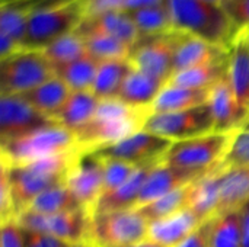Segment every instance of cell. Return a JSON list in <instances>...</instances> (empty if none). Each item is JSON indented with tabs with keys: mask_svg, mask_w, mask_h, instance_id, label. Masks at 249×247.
Here are the masks:
<instances>
[{
	"mask_svg": "<svg viewBox=\"0 0 249 247\" xmlns=\"http://www.w3.org/2000/svg\"><path fill=\"white\" fill-rule=\"evenodd\" d=\"M174 31L226 47L236 36V29L220 4L206 0H166Z\"/></svg>",
	"mask_w": 249,
	"mask_h": 247,
	"instance_id": "obj_3",
	"label": "cell"
},
{
	"mask_svg": "<svg viewBox=\"0 0 249 247\" xmlns=\"http://www.w3.org/2000/svg\"><path fill=\"white\" fill-rule=\"evenodd\" d=\"M0 247H26L25 231L20 227L18 218H7L1 221Z\"/></svg>",
	"mask_w": 249,
	"mask_h": 247,
	"instance_id": "obj_41",
	"label": "cell"
},
{
	"mask_svg": "<svg viewBox=\"0 0 249 247\" xmlns=\"http://www.w3.org/2000/svg\"><path fill=\"white\" fill-rule=\"evenodd\" d=\"M245 35H247V38H248V41H249V29H247V31H242Z\"/></svg>",
	"mask_w": 249,
	"mask_h": 247,
	"instance_id": "obj_49",
	"label": "cell"
},
{
	"mask_svg": "<svg viewBox=\"0 0 249 247\" xmlns=\"http://www.w3.org/2000/svg\"><path fill=\"white\" fill-rule=\"evenodd\" d=\"M57 124L39 114L23 96L1 95L0 98V144L23 137L39 128Z\"/></svg>",
	"mask_w": 249,
	"mask_h": 247,
	"instance_id": "obj_13",
	"label": "cell"
},
{
	"mask_svg": "<svg viewBox=\"0 0 249 247\" xmlns=\"http://www.w3.org/2000/svg\"><path fill=\"white\" fill-rule=\"evenodd\" d=\"M222 166L225 169L249 167V130L241 128L232 134Z\"/></svg>",
	"mask_w": 249,
	"mask_h": 247,
	"instance_id": "obj_38",
	"label": "cell"
},
{
	"mask_svg": "<svg viewBox=\"0 0 249 247\" xmlns=\"http://www.w3.org/2000/svg\"><path fill=\"white\" fill-rule=\"evenodd\" d=\"M98 67L99 61L89 54H85L71 63L54 67V74L61 79L71 92L92 90Z\"/></svg>",
	"mask_w": 249,
	"mask_h": 247,
	"instance_id": "obj_32",
	"label": "cell"
},
{
	"mask_svg": "<svg viewBox=\"0 0 249 247\" xmlns=\"http://www.w3.org/2000/svg\"><path fill=\"white\" fill-rule=\"evenodd\" d=\"M207 103L214 118L216 132L232 134L244 128V125L248 122L249 112L245 111L238 102L228 77L216 83L210 89Z\"/></svg>",
	"mask_w": 249,
	"mask_h": 247,
	"instance_id": "obj_15",
	"label": "cell"
},
{
	"mask_svg": "<svg viewBox=\"0 0 249 247\" xmlns=\"http://www.w3.org/2000/svg\"><path fill=\"white\" fill-rule=\"evenodd\" d=\"M66 185L79 204L93 213L104 194V160L93 151H80L67 175Z\"/></svg>",
	"mask_w": 249,
	"mask_h": 247,
	"instance_id": "obj_14",
	"label": "cell"
},
{
	"mask_svg": "<svg viewBox=\"0 0 249 247\" xmlns=\"http://www.w3.org/2000/svg\"><path fill=\"white\" fill-rule=\"evenodd\" d=\"M201 223L203 220L191 208H185L174 215L149 223L147 239L163 247H177Z\"/></svg>",
	"mask_w": 249,
	"mask_h": 247,
	"instance_id": "obj_17",
	"label": "cell"
},
{
	"mask_svg": "<svg viewBox=\"0 0 249 247\" xmlns=\"http://www.w3.org/2000/svg\"><path fill=\"white\" fill-rule=\"evenodd\" d=\"M128 247H163L160 246V245H158V243H155V242H152V240H143V242H140V243H136V245H133V246H128Z\"/></svg>",
	"mask_w": 249,
	"mask_h": 247,
	"instance_id": "obj_46",
	"label": "cell"
},
{
	"mask_svg": "<svg viewBox=\"0 0 249 247\" xmlns=\"http://www.w3.org/2000/svg\"><path fill=\"white\" fill-rule=\"evenodd\" d=\"M171 146L172 141L150 131L140 130L127 138L93 153L102 159H115L136 167H143L162 163Z\"/></svg>",
	"mask_w": 249,
	"mask_h": 247,
	"instance_id": "obj_12",
	"label": "cell"
},
{
	"mask_svg": "<svg viewBox=\"0 0 249 247\" xmlns=\"http://www.w3.org/2000/svg\"><path fill=\"white\" fill-rule=\"evenodd\" d=\"M102 160H104V194H108L124 185L137 170L136 166L121 160H115V159H102Z\"/></svg>",
	"mask_w": 249,
	"mask_h": 247,
	"instance_id": "obj_39",
	"label": "cell"
},
{
	"mask_svg": "<svg viewBox=\"0 0 249 247\" xmlns=\"http://www.w3.org/2000/svg\"><path fill=\"white\" fill-rule=\"evenodd\" d=\"M206 173H209V172H206ZM206 173L174 167V166L166 165L165 162L156 165L152 169V172L149 173V176L143 185V189L139 197L137 208L142 205H146L172 191H177L178 188H182L188 183L198 181Z\"/></svg>",
	"mask_w": 249,
	"mask_h": 247,
	"instance_id": "obj_16",
	"label": "cell"
},
{
	"mask_svg": "<svg viewBox=\"0 0 249 247\" xmlns=\"http://www.w3.org/2000/svg\"><path fill=\"white\" fill-rule=\"evenodd\" d=\"M25 243L26 247H70L71 245L58 240L55 237L47 236V234H41V233H35V231H29L25 230Z\"/></svg>",
	"mask_w": 249,
	"mask_h": 247,
	"instance_id": "obj_44",
	"label": "cell"
},
{
	"mask_svg": "<svg viewBox=\"0 0 249 247\" xmlns=\"http://www.w3.org/2000/svg\"><path fill=\"white\" fill-rule=\"evenodd\" d=\"M228 61L229 55L222 60L178 71L171 77L168 83L191 89H210L228 77Z\"/></svg>",
	"mask_w": 249,
	"mask_h": 247,
	"instance_id": "obj_30",
	"label": "cell"
},
{
	"mask_svg": "<svg viewBox=\"0 0 249 247\" xmlns=\"http://www.w3.org/2000/svg\"><path fill=\"white\" fill-rule=\"evenodd\" d=\"M79 151L76 135L60 124H53L1 144V160L22 165Z\"/></svg>",
	"mask_w": 249,
	"mask_h": 247,
	"instance_id": "obj_5",
	"label": "cell"
},
{
	"mask_svg": "<svg viewBox=\"0 0 249 247\" xmlns=\"http://www.w3.org/2000/svg\"><path fill=\"white\" fill-rule=\"evenodd\" d=\"M179 38L181 32L177 31L140 38L130 54L133 67L166 84L174 74V55Z\"/></svg>",
	"mask_w": 249,
	"mask_h": 247,
	"instance_id": "obj_11",
	"label": "cell"
},
{
	"mask_svg": "<svg viewBox=\"0 0 249 247\" xmlns=\"http://www.w3.org/2000/svg\"><path fill=\"white\" fill-rule=\"evenodd\" d=\"M242 226V247H249V199L239 208Z\"/></svg>",
	"mask_w": 249,
	"mask_h": 247,
	"instance_id": "obj_45",
	"label": "cell"
},
{
	"mask_svg": "<svg viewBox=\"0 0 249 247\" xmlns=\"http://www.w3.org/2000/svg\"><path fill=\"white\" fill-rule=\"evenodd\" d=\"M76 32L79 35H85L89 32H104L123 41L124 44L131 47V49L140 39V33L131 16L125 10H109L96 16L85 17Z\"/></svg>",
	"mask_w": 249,
	"mask_h": 247,
	"instance_id": "obj_18",
	"label": "cell"
},
{
	"mask_svg": "<svg viewBox=\"0 0 249 247\" xmlns=\"http://www.w3.org/2000/svg\"><path fill=\"white\" fill-rule=\"evenodd\" d=\"M196 182L188 183L182 188H178L177 191H172V192H169L146 205H142L136 210L147 220V223L174 215V214L190 207V199H191V194H193V188H194Z\"/></svg>",
	"mask_w": 249,
	"mask_h": 247,
	"instance_id": "obj_33",
	"label": "cell"
},
{
	"mask_svg": "<svg viewBox=\"0 0 249 247\" xmlns=\"http://www.w3.org/2000/svg\"><path fill=\"white\" fill-rule=\"evenodd\" d=\"M130 0H85L86 17L101 15L109 10H125Z\"/></svg>",
	"mask_w": 249,
	"mask_h": 247,
	"instance_id": "obj_43",
	"label": "cell"
},
{
	"mask_svg": "<svg viewBox=\"0 0 249 247\" xmlns=\"http://www.w3.org/2000/svg\"><path fill=\"white\" fill-rule=\"evenodd\" d=\"M36 0L1 1L0 4V33L12 38L25 48L29 16Z\"/></svg>",
	"mask_w": 249,
	"mask_h": 247,
	"instance_id": "obj_29",
	"label": "cell"
},
{
	"mask_svg": "<svg viewBox=\"0 0 249 247\" xmlns=\"http://www.w3.org/2000/svg\"><path fill=\"white\" fill-rule=\"evenodd\" d=\"M206 1H210V3H214V4H220L222 0H206Z\"/></svg>",
	"mask_w": 249,
	"mask_h": 247,
	"instance_id": "obj_48",
	"label": "cell"
},
{
	"mask_svg": "<svg viewBox=\"0 0 249 247\" xmlns=\"http://www.w3.org/2000/svg\"><path fill=\"white\" fill-rule=\"evenodd\" d=\"M210 89H191L166 83L150 106V114L178 112L204 105L209 100Z\"/></svg>",
	"mask_w": 249,
	"mask_h": 247,
	"instance_id": "obj_23",
	"label": "cell"
},
{
	"mask_svg": "<svg viewBox=\"0 0 249 247\" xmlns=\"http://www.w3.org/2000/svg\"><path fill=\"white\" fill-rule=\"evenodd\" d=\"M85 39L86 51L90 57L101 61L108 60H123L130 58L131 47L124 44L123 41L104 33V32H89L85 35H80Z\"/></svg>",
	"mask_w": 249,
	"mask_h": 247,
	"instance_id": "obj_35",
	"label": "cell"
},
{
	"mask_svg": "<svg viewBox=\"0 0 249 247\" xmlns=\"http://www.w3.org/2000/svg\"><path fill=\"white\" fill-rule=\"evenodd\" d=\"M163 86V82L133 67L128 76L125 77L117 99L133 108L150 111V106L153 105Z\"/></svg>",
	"mask_w": 249,
	"mask_h": 247,
	"instance_id": "obj_22",
	"label": "cell"
},
{
	"mask_svg": "<svg viewBox=\"0 0 249 247\" xmlns=\"http://www.w3.org/2000/svg\"><path fill=\"white\" fill-rule=\"evenodd\" d=\"M53 76L54 67L41 49L23 48L0 60V93L22 96Z\"/></svg>",
	"mask_w": 249,
	"mask_h": 247,
	"instance_id": "obj_6",
	"label": "cell"
},
{
	"mask_svg": "<svg viewBox=\"0 0 249 247\" xmlns=\"http://www.w3.org/2000/svg\"><path fill=\"white\" fill-rule=\"evenodd\" d=\"M128 15L131 16V19L140 33V38L156 36V35L174 32L172 16H171L166 1L130 10Z\"/></svg>",
	"mask_w": 249,
	"mask_h": 247,
	"instance_id": "obj_31",
	"label": "cell"
},
{
	"mask_svg": "<svg viewBox=\"0 0 249 247\" xmlns=\"http://www.w3.org/2000/svg\"><path fill=\"white\" fill-rule=\"evenodd\" d=\"M149 115V109L133 108L120 99L101 100L90 122L74 134L77 148L86 153L112 146L143 130Z\"/></svg>",
	"mask_w": 249,
	"mask_h": 247,
	"instance_id": "obj_1",
	"label": "cell"
},
{
	"mask_svg": "<svg viewBox=\"0 0 249 247\" xmlns=\"http://www.w3.org/2000/svg\"><path fill=\"white\" fill-rule=\"evenodd\" d=\"M1 1H15V0H1Z\"/></svg>",
	"mask_w": 249,
	"mask_h": 247,
	"instance_id": "obj_51",
	"label": "cell"
},
{
	"mask_svg": "<svg viewBox=\"0 0 249 247\" xmlns=\"http://www.w3.org/2000/svg\"><path fill=\"white\" fill-rule=\"evenodd\" d=\"M41 51L44 52L47 60L53 64V67L71 63L88 54L85 39L76 31L60 36L58 39L53 41Z\"/></svg>",
	"mask_w": 249,
	"mask_h": 247,
	"instance_id": "obj_36",
	"label": "cell"
},
{
	"mask_svg": "<svg viewBox=\"0 0 249 247\" xmlns=\"http://www.w3.org/2000/svg\"><path fill=\"white\" fill-rule=\"evenodd\" d=\"M80 208L83 207L79 204V201L67 188V185L61 183V185L50 188L48 191L36 197L26 211L36 213V214H58V213L76 211Z\"/></svg>",
	"mask_w": 249,
	"mask_h": 247,
	"instance_id": "obj_34",
	"label": "cell"
},
{
	"mask_svg": "<svg viewBox=\"0 0 249 247\" xmlns=\"http://www.w3.org/2000/svg\"><path fill=\"white\" fill-rule=\"evenodd\" d=\"M228 80L238 102L249 112V41L244 32H238L229 45Z\"/></svg>",
	"mask_w": 249,
	"mask_h": 247,
	"instance_id": "obj_20",
	"label": "cell"
},
{
	"mask_svg": "<svg viewBox=\"0 0 249 247\" xmlns=\"http://www.w3.org/2000/svg\"><path fill=\"white\" fill-rule=\"evenodd\" d=\"M156 165L137 167L134 175L120 188L101 195L98 199L92 214L109 213V211H123V210H133L137 208L139 197L143 189V185Z\"/></svg>",
	"mask_w": 249,
	"mask_h": 247,
	"instance_id": "obj_21",
	"label": "cell"
},
{
	"mask_svg": "<svg viewBox=\"0 0 249 247\" xmlns=\"http://www.w3.org/2000/svg\"><path fill=\"white\" fill-rule=\"evenodd\" d=\"M70 247H98L95 246L93 243H90V242H80V243H74V245H71Z\"/></svg>",
	"mask_w": 249,
	"mask_h": 247,
	"instance_id": "obj_47",
	"label": "cell"
},
{
	"mask_svg": "<svg viewBox=\"0 0 249 247\" xmlns=\"http://www.w3.org/2000/svg\"><path fill=\"white\" fill-rule=\"evenodd\" d=\"M85 17V0H36L28 22L25 48L44 49L60 36L74 32Z\"/></svg>",
	"mask_w": 249,
	"mask_h": 247,
	"instance_id": "obj_4",
	"label": "cell"
},
{
	"mask_svg": "<svg viewBox=\"0 0 249 247\" xmlns=\"http://www.w3.org/2000/svg\"><path fill=\"white\" fill-rule=\"evenodd\" d=\"M249 199V167H235L222 170L220 201L217 215L238 211Z\"/></svg>",
	"mask_w": 249,
	"mask_h": 247,
	"instance_id": "obj_26",
	"label": "cell"
},
{
	"mask_svg": "<svg viewBox=\"0 0 249 247\" xmlns=\"http://www.w3.org/2000/svg\"><path fill=\"white\" fill-rule=\"evenodd\" d=\"M223 166L210 170L200 178L193 188L190 207L203 221L216 217L220 201V179Z\"/></svg>",
	"mask_w": 249,
	"mask_h": 247,
	"instance_id": "obj_25",
	"label": "cell"
},
{
	"mask_svg": "<svg viewBox=\"0 0 249 247\" xmlns=\"http://www.w3.org/2000/svg\"><path fill=\"white\" fill-rule=\"evenodd\" d=\"M214 220H216V217H212V218L203 221L181 245H178L177 247H210Z\"/></svg>",
	"mask_w": 249,
	"mask_h": 247,
	"instance_id": "obj_42",
	"label": "cell"
},
{
	"mask_svg": "<svg viewBox=\"0 0 249 247\" xmlns=\"http://www.w3.org/2000/svg\"><path fill=\"white\" fill-rule=\"evenodd\" d=\"M143 130L160 135L172 143L216 132L214 118L209 103L178 112L150 114Z\"/></svg>",
	"mask_w": 249,
	"mask_h": 247,
	"instance_id": "obj_9",
	"label": "cell"
},
{
	"mask_svg": "<svg viewBox=\"0 0 249 247\" xmlns=\"http://www.w3.org/2000/svg\"><path fill=\"white\" fill-rule=\"evenodd\" d=\"M131 68L133 64L130 58L101 61L92 86L93 95L99 100L117 99L123 87V83L128 76V73L131 71Z\"/></svg>",
	"mask_w": 249,
	"mask_h": 247,
	"instance_id": "obj_28",
	"label": "cell"
},
{
	"mask_svg": "<svg viewBox=\"0 0 249 247\" xmlns=\"http://www.w3.org/2000/svg\"><path fill=\"white\" fill-rule=\"evenodd\" d=\"M79 153L80 151L22 165H9L1 160L7 169L12 208L16 218L26 211L32 201L42 192L53 186L66 183L67 175Z\"/></svg>",
	"mask_w": 249,
	"mask_h": 247,
	"instance_id": "obj_2",
	"label": "cell"
},
{
	"mask_svg": "<svg viewBox=\"0 0 249 247\" xmlns=\"http://www.w3.org/2000/svg\"><path fill=\"white\" fill-rule=\"evenodd\" d=\"M220 6L236 32L249 29V0H222Z\"/></svg>",
	"mask_w": 249,
	"mask_h": 247,
	"instance_id": "obj_40",
	"label": "cell"
},
{
	"mask_svg": "<svg viewBox=\"0 0 249 247\" xmlns=\"http://www.w3.org/2000/svg\"><path fill=\"white\" fill-rule=\"evenodd\" d=\"M244 128H247V130H249V119H248V122H247V124L244 125Z\"/></svg>",
	"mask_w": 249,
	"mask_h": 247,
	"instance_id": "obj_50",
	"label": "cell"
},
{
	"mask_svg": "<svg viewBox=\"0 0 249 247\" xmlns=\"http://www.w3.org/2000/svg\"><path fill=\"white\" fill-rule=\"evenodd\" d=\"M71 90L66 86V83L53 76L50 80L44 82L34 90L22 95L39 114L55 121L57 114L61 111L64 103L67 102Z\"/></svg>",
	"mask_w": 249,
	"mask_h": 247,
	"instance_id": "obj_27",
	"label": "cell"
},
{
	"mask_svg": "<svg viewBox=\"0 0 249 247\" xmlns=\"http://www.w3.org/2000/svg\"><path fill=\"white\" fill-rule=\"evenodd\" d=\"M101 100L92 90L71 92L67 102L55 116V122L76 134L95 116Z\"/></svg>",
	"mask_w": 249,
	"mask_h": 247,
	"instance_id": "obj_24",
	"label": "cell"
},
{
	"mask_svg": "<svg viewBox=\"0 0 249 247\" xmlns=\"http://www.w3.org/2000/svg\"><path fill=\"white\" fill-rule=\"evenodd\" d=\"M149 223L136 210L92 214L88 242L98 247H128L147 240Z\"/></svg>",
	"mask_w": 249,
	"mask_h": 247,
	"instance_id": "obj_8",
	"label": "cell"
},
{
	"mask_svg": "<svg viewBox=\"0 0 249 247\" xmlns=\"http://www.w3.org/2000/svg\"><path fill=\"white\" fill-rule=\"evenodd\" d=\"M228 55L229 48L226 47L214 45L201 38L181 33L174 55V74L216 60H222Z\"/></svg>",
	"mask_w": 249,
	"mask_h": 247,
	"instance_id": "obj_19",
	"label": "cell"
},
{
	"mask_svg": "<svg viewBox=\"0 0 249 247\" xmlns=\"http://www.w3.org/2000/svg\"><path fill=\"white\" fill-rule=\"evenodd\" d=\"M92 213L80 208L58 214H36L25 211L18 217L22 229L47 234L69 245L88 242Z\"/></svg>",
	"mask_w": 249,
	"mask_h": 247,
	"instance_id": "obj_10",
	"label": "cell"
},
{
	"mask_svg": "<svg viewBox=\"0 0 249 247\" xmlns=\"http://www.w3.org/2000/svg\"><path fill=\"white\" fill-rule=\"evenodd\" d=\"M210 247H242V226L239 210L216 217Z\"/></svg>",
	"mask_w": 249,
	"mask_h": 247,
	"instance_id": "obj_37",
	"label": "cell"
},
{
	"mask_svg": "<svg viewBox=\"0 0 249 247\" xmlns=\"http://www.w3.org/2000/svg\"><path fill=\"white\" fill-rule=\"evenodd\" d=\"M232 134L210 132L201 137L175 141L163 162L169 166L191 172H210L223 163Z\"/></svg>",
	"mask_w": 249,
	"mask_h": 247,
	"instance_id": "obj_7",
	"label": "cell"
}]
</instances>
